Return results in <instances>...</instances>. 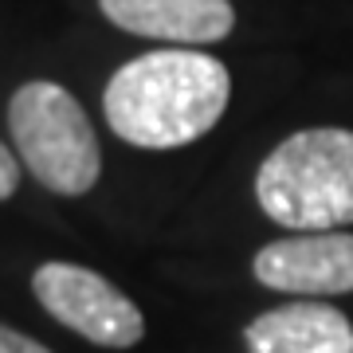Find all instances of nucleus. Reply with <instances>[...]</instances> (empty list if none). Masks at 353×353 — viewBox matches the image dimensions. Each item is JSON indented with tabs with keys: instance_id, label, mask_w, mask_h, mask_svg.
I'll use <instances>...</instances> for the list:
<instances>
[{
	"instance_id": "3",
	"label": "nucleus",
	"mask_w": 353,
	"mask_h": 353,
	"mask_svg": "<svg viewBox=\"0 0 353 353\" xmlns=\"http://www.w3.org/2000/svg\"><path fill=\"white\" fill-rule=\"evenodd\" d=\"M8 130L20 161L43 189L59 196H83L102 173L99 138L83 106L59 83H24L8 102Z\"/></svg>"
},
{
	"instance_id": "8",
	"label": "nucleus",
	"mask_w": 353,
	"mask_h": 353,
	"mask_svg": "<svg viewBox=\"0 0 353 353\" xmlns=\"http://www.w3.org/2000/svg\"><path fill=\"white\" fill-rule=\"evenodd\" d=\"M20 185V165H16L12 150L8 145H0V201H8Z\"/></svg>"
},
{
	"instance_id": "2",
	"label": "nucleus",
	"mask_w": 353,
	"mask_h": 353,
	"mask_svg": "<svg viewBox=\"0 0 353 353\" xmlns=\"http://www.w3.org/2000/svg\"><path fill=\"white\" fill-rule=\"evenodd\" d=\"M255 196L275 224L294 232H334L353 224V134L303 130L267 153Z\"/></svg>"
},
{
	"instance_id": "5",
	"label": "nucleus",
	"mask_w": 353,
	"mask_h": 353,
	"mask_svg": "<svg viewBox=\"0 0 353 353\" xmlns=\"http://www.w3.org/2000/svg\"><path fill=\"white\" fill-rule=\"evenodd\" d=\"M255 279L287 294H350L353 236L350 232H303L275 240L255 255Z\"/></svg>"
},
{
	"instance_id": "6",
	"label": "nucleus",
	"mask_w": 353,
	"mask_h": 353,
	"mask_svg": "<svg viewBox=\"0 0 353 353\" xmlns=\"http://www.w3.org/2000/svg\"><path fill=\"white\" fill-rule=\"evenodd\" d=\"M122 32L165 43H220L236 24L232 0H99Z\"/></svg>"
},
{
	"instance_id": "10",
	"label": "nucleus",
	"mask_w": 353,
	"mask_h": 353,
	"mask_svg": "<svg viewBox=\"0 0 353 353\" xmlns=\"http://www.w3.org/2000/svg\"><path fill=\"white\" fill-rule=\"evenodd\" d=\"M338 353H353V341H350V345H341V350Z\"/></svg>"
},
{
	"instance_id": "9",
	"label": "nucleus",
	"mask_w": 353,
	"mask_h": 353,
	"mask_svg": "<svg viewBox=\"0 0 353 353\" xmlns=\"http://www.w3.org/2000/svg\"><path fill=\"white\" fill-rule=\"evenodd\" d=\"M0 353H51V350L32 338H24V334H16V330L0 326Z\"/></svg>"
},
{
	"instance_id": "7",
	"label": "nucleus",
	"mask_w": 353,
	"mask_h": 353,
	"mask_svg": "<svg viewBox=\"0 0 353 353\" xmlns=\"http://www.w3.org/2000/svg\"><path fill=\"white\" fill-rule=\"evenodd\" d=\"M248 353H338L353 341L350 318L326 303H294L267 310L243 330Z\"/></svg>"
},
{
	"instance_id": "4",
	"label": "nucleus",
	"mask_w": 353,
	"mask_h": 353,
	"mask_svg": "<svg viewBox=\"0 0 353 353\" xmlns=\"http://www.w3.org/2000/svg\"><path fill=\"white\" fill-rule=\"evenodd\" d=\"M39 306L67 330L106 350H130L145 334V318L99 271L79 263H43L32 275Z\"/></svg>"
},
{
	"instance_id": "1",
	"label": "nucleus",
	"mask_w": 353,
	"mask_h": 353,
	"mask_svg": "<svg viewBox=\"0 0 353 353\" xmlns=\"http://www.w3.org/2000/svg\"><path fill=\"white\" fill-rule=\"evenodd\" d=\"M232 99L228 67L204 51H150L118 67L102 110L122 141L138 150H176L204 138Z\"/></svg>"
}]
</instances>
